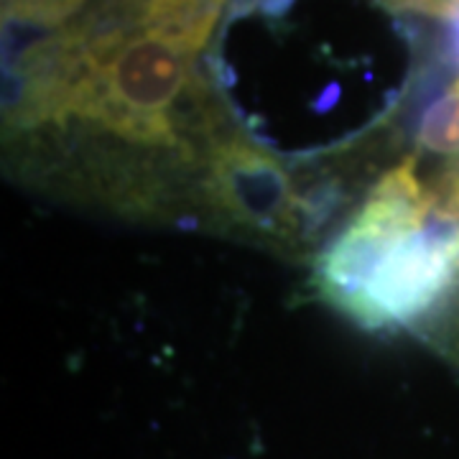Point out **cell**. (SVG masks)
Wrapping results in <instances>:
<instances>
[{
	"label": "cell",
	"instance_id": "6da1fadb",
	"mask_svg": "<svg viewBox=\"0 0 459 459\" xmlns=\"http://www.w3.org/2000/svg\"><path fill=\"white\" fill-rule=\"evenodd\" d=\"M230 0H98L13 69V135L87 146L92 164H210L235 117L202 54Z\"/></svg>",
	"mask_w": 459,
	"mask_h": 459
},
{
	"label": "cell",
	"instance_id": "7a4b0ae2",
	"mask_svg": "<svg viewBox=\"0 0 459 459\" xmlns=\"http://www.w3.org/2000/svg\"><path fill=\"white\" fill-rule=\"evenodd\" d=\"M316 289L365 329L416 325L457 294L459 228L437 217L413 156L377 181L319 253Z\"/></svg>",
	"mask_w": 459,
	"mask_h": 459
},
{
	"label": "cell",
	"instance_id": "3957f363",
	"mask_svg": "<svg viewBox=\"0 0 459 459\" xmlns=\"http://www.w3.org/2000/svg\"><path fill=\"white\" fill-rule=\"evenodd\" d=\"M416 146L446 161L459 159V90L455 84L421 113Z\"/></svg>",
	"mask_w": 459,
	"mask_h": 459
},
{
	"label": "cell",
	"instance_id": "277c9868",
	"mask_svg": "<svg viewBox=\"0 0 459 459\" xmlns=\"http://www.w3.org/2000/svg\"><path fill=\"white\" fill-rule=\"evenodd\" d=\"M98 0H3V21L11 26L62 29Z\"/></svg>",
	"mask_w": 459,
	"mask_h": 459
},
{
	"label": "cell",
	"instance_id": "5b68a950",
	"mask_svg": "<svg viewBox=\"0 0 459 459\" xmlns=\"http://www.w3.org/2000/svg\"><path fill=\"white\" fill-rule=\"evenodd\" d=\"M444 309H452V329H449V334H452V347L457 350L459 355V289L457 294L449 299V304Z\"/></svg>",
	"mask_w": 459,
	"mask_h": 459
}]
</instances>
